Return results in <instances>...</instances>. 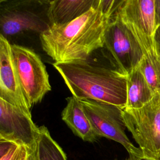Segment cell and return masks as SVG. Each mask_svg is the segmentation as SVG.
<instances>
[{"mask_svg":"<svg viewBox=\"0 0 160 160\" xmlns=\"http://www.w3.org/2000/svg\"><path fill=\"white\" fill-rule=\"evenodd\" d=\"M117 1L99 0L89 11L63 24H53L40 34L42 49L56 63L87 60L104 47L105 34Z\"/></svg>","mask_w":160,"mask_h":160,"instance_id":"6da1fadb","label":"cell"},{"mask_svg":"<svg viewBox=\"0 0 160 160\" xmlns=\"http://www.w3.org/2000/svg\"><path fill=\"white\" fill-rule=\"evenodd\" d=\"M72 96L124 108L127 101V77L116 69L88 62L53 63Z\"/></svg>","mask_w":160,"mask_h":160,"instance_id":"7a4b0ae2","label":"cell"},{"mask_svg":"<svg viewBox=\"0 0 160 160\" xmlns=\"http://www.w3.org/2000/svg\"><path fill=\"white\" fill-rule=\"evenodd\" d=\"M50 1H1V34L6 38L23 31L42 32L51 26Z\"/></svg>","mask_w":160,"mask_h":160,"instance_id":"3957f363","label":"cell"},{"mask_svg":"<svg viewBox=\"0 0 160 160\" xmlns=\"http://www.w3.org/2000/svg\"><path fill=\"white\" fill-rule=\"evenodd\" d=\"M126 128L145 156L160 160V94L139 109L122 108Z\"/></svg>","mask_w":160,"mask_h":160,"instance_id":"277c9868","label":"cell"},{"mask_svg":"<svg viewBox=\"0 0 160 160\" xmlns=\"http://www.w3.org/2000/svg\"><path fill=\"white\" fill-rule=\"evenodd\" d=\"M11 51L23 95L31 109L51 90L48 73L41 58L32 49L11 44Z\"/></svg>","mask_w":160,"mask_h":160,"instance_id":"5b68a950","label":"cell"},{"mask_svg":"<svg viewBox=\"0 0 160 160\" xmlns=\"http://www.w3.org/2000/svg\"><path fill=\"white\" fill-rule=\"evenodd\" d=\"M104 47L111 56L114 69L126 77L139 66L144 55L139 44L116 11L106 31Z\"/></svg>","mask_w":160,"mask_h":160,"instance_id":"8992f818","label":"cell"},{"mask_svg":"<svg viewBox=\"0 0 160 160\" xmlns=\"http://www.w3.org/2000/svg\"><path fill=\"white\" fill-rule=\"evenodd\" d=\"M116 11L139 44L144 56L159 57L154 40L155 0H122Z\"/></svg>","mask_w":160,"mask_h":160,"instance_id":"52a82bcc","label":"cell"},{"mask_svg":"<svg viewBox=\"0 0 160 160\" xmlns=\"http://www.w3.org/2000/svg\"><path fill=\"white\" fill-rule=\"evenodd\" d=\"M97 136L104 137L120 143L129 154L138 151L125 133L122 108L91 99L79 100Z\"/></svg>","mask_w":160,"mask_h":160,"instance_id":"ba28073f","label":"cell"},{"mask_svg":"<svg viewBox=\"0 0 160 160\" xmlns=\"http://www.w3.org/2000/svg\"><path fill=\"white\" fill-rule=\"evenodd\" d=\"M38 131L31 115L0 98V139L33 149Z\"/></svg>","mask_w":160,"mask_h":160,"instance_id":"9c48e42d","label":"cell"},{"mask_svg":"<svg viewBox=\"0 0 160 160\" xmlns=\"http://www.w3.org/2000/svg\"><path fill=\"white\" fill-rule=\"evenodd\" d=\"M0 98L31 115L14 62L11 44L0 34Z\"/></svg>","mask_w":160,"mask_h":160,"instance_id":"30bf717a","label":"cell"},{"mask_svg":"<svg viewBox=\"0 0 160 160\" xmlns=\"http://www.w3.org/2000/svg\"><path fill=\"white\" fill-rule=\"evenodd\" d=\"M67 104L61 112L62 121L72 132L84 141L93 142L98 139L81 101L73 96L66 98Z\"/></svg>","mask_w":160,"mask_h":160,"instance_id":"8fae6325","label":"cell"},{"mask_svg":"<svg viewBox=\"0 0 160 160\" xmlns=\"http://www.w3.org/2000/svg\"><path fill=\"white\" fill-rule=\"evenodd\" d=\"M99 0L50 1L48 17L51 26L69 22L98 4Z\"/></svg>","mask_w":160,"mask_h":160,"instance_id":"7c38bea8","label":"cell"},{"mask_svg":"<svg viewBox=\"0 0 160 160\" xmlns=\"http://www.w3.org/2000/svg\"><path fill=\"white\" fill-rule=\"evenodd\" d=\"M154 95L138 66L127 76V101L124 108H141Z\"/></svg>","mask_w":160,"mask_h":160,"instance_id":"4fadbf2b","label":"cell"},{"mask_svg":"<svg viewBox=\"0 0 160 160\" xmlns=\"http://www.w3.org/2000/svg\"><path fill=\"white\" fill-rule=\"evenodd\" d=\"M33 151L35 160H67L66 154L44 126L39 127Z\"/></svg>","mask_w":160,"mask_h":160,"instance_id":"5bb4252c","label":"cell"},{"mask_svg":"<svg viewBox=\"0 0 160 160\" xmlns=\"http://www.w3.org/2000/svg\"><path fill=\"white\" fill-rule=\"evenodd\" d=\"M139 66L152 91L160 94V58L144 55Z\"/></svg>","mask_w":160,"mask_h":160,"instance_id":"9a60e30c","label":"cell"},{"mask_svg":"<svg viewBox=\"0 0 160 160\" xmlns=\"http://www.w3.org/2000/svg\"><path fill=\"white\" fill-rule=\"evenodd\" d=\"M31 149L0 139V160H27Z\"/></svg>","mask_w":160,"mask_h":160,"instance_id":"2e32d148","label":"cell"},{"mask_svg":"<svg viewBox=\"0 0 160 160\" xmlns=\"http://www.w3.org/2000/svg\"><path fill=\"white\" fill-rule=\"evenodd\" d=\"M129 158H131L132 160H159L154 158L145 156L139 148H138L137 151H136L132 154H129Z\"/></svg>","mask_w":160,"mask_h":160,"instance_id":"e0dca14e","label":"cell"},{"mask_svg":"<svg viewBox=\"0 0 160 160\" xmlns=\"http://www.w3.org/2000/svg\"><path fill=\"white\" fill-rule=\"evenodd\" d=\"M154 40L156 51L159 56L160 57V25L158 27H157L155 29Z\"/></svg>","mask_w":160,"mask_h":160,"instance_id":"ac0fdd59","label":"cell"},{"mask_svg":"<svg viewBox=\"0 0 160 160\" xmlns=\"http://www.w3.org/2000/svg\"><path fill=\"white\" fill-rule=\"evenodd\" d=\"M160 25V0H155V26Z\"/></svg>","mask_w":160,"mask_h":160,"instance_id":"d6986e66","label":"cell"},{"mask_svg":"<svg viewBox=\"0 0 160 160\" xmlns=\"http://www.w3.org/2000/svg\"><path fill=\"white\" fill-rule=\"evenodd\" d=\"M27 160H35L34 159V154L33 149H31L30 150Z\"/></svg>","mask_w":160,"mask_h":160,"instance_id":"ffe728a7","label":"cell"},{"mask_svg":"<svg viewBox=\"0 0 160 160\" xmlns=\"http://www.w3.org/2000/svg\"><path fill=\"white\" fill-rule=\"evenodd\" d=\"M126 160H132V159H131V158H128V159H126Z\"/></svg>","mask_w":160,"mask_h":160,"instance_id":"44dd1931","label":"cell"}]
</instances>
